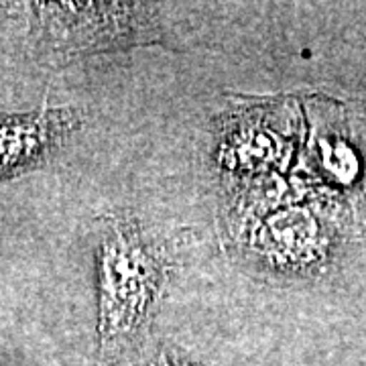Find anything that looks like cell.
I'll return each mask as SVG.
<instances>
[{
	"instance_id": "obj_1",
	"label": "cell",
	"mask_w": 366,
	"mask_h": 366,
	"mask_svg": "<svg viewBox=\"0 0 366 366\" xmlns=\"http://www.w3.org/2000/svg\"><path fill=\"white\" fill-rule=\"evenodd\" d=\"M102 350L131 340L163 283V259L132 222H112L100 247Z\"/></svg>"
},
{
	"instance_id": "obj_2",
	"label": "cell",
	"mask_w": 366,
	"mask_h": 366,
	"mask_svg": "<svg viewBox=\"0 0 366 366\" xmlns=\"http://www.w3.org/2000/svg\"><path fill=\"white\" fill-rule=\"evenodd\" d=\"M57 51H98L132 43L144 21L139 4H45Z\"/></svg>"
},
{
	"instance_id": "obj_3",
	"label": "cell",
	"mask_w": 366,
	"mask_h": 366,
	"mask_svg": "<svg viewBox=\"0 0 366 366\" xmlns=\"http://www.w3.org/2000/svg\"><path fill=\"white\" fill-rule=\"evenodd\" d=\"M69 127V110L0 117V179L39 165Z\"/></svg>"
},
{
	"instance_id": "obj_4",
	"label": "cell",
	"mask_w": 366,
	"mask_h": 366,
	"mask_svg": "<svg viewBox=\"0 0 366 366\" xmlns=\"http://www.w3.org/2000/svg\"><path fill=\"white\" fill-rule=\"evenodd\" d=\"M155 366H173V365H169V362H167V358H159V362Z\"/></svg>"
}]
</instances>
